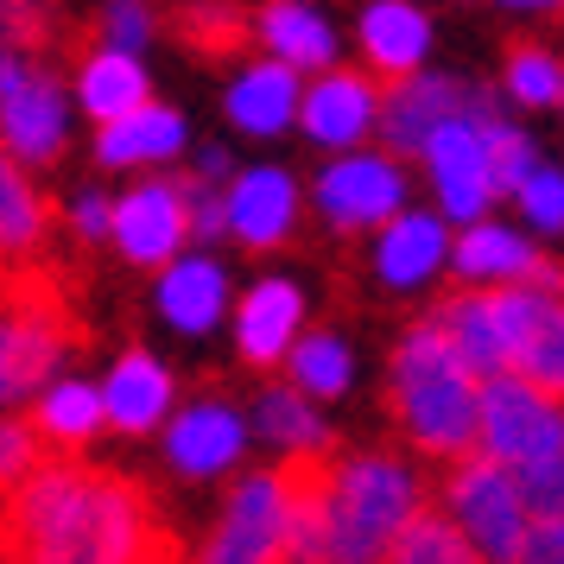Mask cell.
<instances>
[{
	"label": "cell",
	"instance_id": "484cf974",
	"mask_svg": "<svg viewBox=\"0 0 564 564\" xmlns=\"http://www.w3.org/2000/svg\"><path fill=\"white\" fill-rule=\"evenodd\" d=\"M26 425L52 457H83V451L96 444V432H102V387H83V381L52 387V393L26 412Z\"/></svg>",
	"mask_w": 564,
	"mask_h": 564
},
{
	"label": "cell",
	"instance_id": "ac0fdd59",
	"mask_svg": "<svg viewBox=\"0 0 564 564\" xmlns=\"http://www.w3.org/2000/svg\"><path fill=\"white\" fill-rule=\"evenodd\" d=\"M299 229V184L273 172V165H260V172H241L229 178V235H241V248H285Z\"/></svg>",
	"mask_w": 564,
	"mask_h": 564
},
{
	"label": "cell",
	"instance_id": "7bdbcfd3",
	"mask_svg": "<svg viewBox=\"0 0 564 564\" xmlns=\"http://www.w3.org/2000/svg\"><path fill=\"white\" fill-rule=\"evenodd\" d=\"M508 7H539L545 13V7H564V0H508Z\"/></svg>",
	"mask_w": 564,
	"mask_h": 564
},
{
	"label": "cell",
	"instance_id": "7402d4cb",
	"mask_svg": "<svg viewBox=\"0 0 564 564\" xmlns=\"http://www.w3.org/2000/svg\"><path fill=\"white\" fill-rule=\"evenodd\" d=\"M172 393H178L172 375H165L147 349H128V356L115 361L108 387H102V425H115L121 437H147L159 419H165Z\"/></svg>",
	"mask_w": 564,
	"mask_h": 564
},
{
	"label": "cell",
	"instance_id": "cb8c5ba5",
	"mask_svg": "<svg viewBox=\"0 0 564 564\" xmlns=\"http://www.w3.org/2000/svg\"><path fill=\"white\" fill-rule=\"evenodd\" d=\"M432 324L451 336V349H457L482 381L508 368V343H501V324H495V299H488V285H469V292L457 285L451 299H437Z\"/></svg>",
	"mask_w": 564,
	"mask_h": 564
},
{
	"label": "cell",
	"instance_id": "f546056e",
	"mask_svg": "<svg viewBox=\"0 0 564 564\" xmlns=\"http://www.w3.org/2000/svg\"><path fill=\"white\" fill-rule=\"evenodd\" d=\"M159 311L191 336L209 330L223 317V267L216 260H172L159 273Z\"/></svg>",
	"mask_w": 564,
	"mask_h": 564
},
{
	"label": "cell",
	"instance_id": "d6986e66",
	"mask_svg": "<svg viewBox=\"0 0 564 564\" xmlns=\"http://www.w3.org/2000/svg\"><path fill=\"white\" fill-rule=\"evenodd\" d=\"M57 197L39 191L26 178V165L7 153L0 140V260H39L52 254V235H57Z\"/></svg>",
	"mask_w": 564,
	"mask_h": 564
},
{
	"label": "cell",
	"instance_id": "d6a6232c",
	"mask_svg": "<svg viewBox=\"0 0 564 564\" xmlns=\"http://www.w3.org/2000/svg\"><path fill=\"white\" fill-rule=\"evenodd\" d=\"M260 432H267V444H280V451H317V444H336L330 425L317 419V406H311L299 387H267V393H260Z\"/></svg>",
	"mask_w": 564,
	"mask_h": 564
},
{
	"label": "cell",
	"instance_id": "52a82bcc",
	"mask_svg": "<svg viewBox=\"0 0 564 564\" xmlns=\"http://www.w3.org/2000/svg\"><path fill=\"white\" fill-rule=\"evenodd\" d=\"M501 108L488 96L482 108H469V115H451V121H437L425 133V172L437 184V209L451 216V223H482V209L495 204V178H488V121H495Z\"/></svg>",
	"mask_w": 564,
	"mask_h": 564
},
{
	"label": "cell",
	"instance_id": "277c9868",
	"mask_svg": "<svg viewBox=\"0 0 564 564\" xmlns=\"http://www.w3.org/2000/svg\"><path fill=\"white\" fill-rule=\"evenodd\" d=\"M432 501L425 476L393 451H343L324 457V558L330 564H381L406 520Z\"/></svg>",
	"mask_w": 564,
	"mask_h": 564
},
{
	"label": "cell",
	"instance_id": "4316f807",
	"mask_svg": "<svg viewBox=\"0 0 564 564\" xmlns=\"http://www.w3.org/2000/svg\"><path fill=\"white\" fill-rule=\"evenodd\" d=\"M229 121L241 133H254V140L280 133L285 121H299V70L280 64V57L254 64V70L229 89Z\"/></svg>",
	"mask_w": 564,
	"mask_h": 564
},
{
	"label": "cell",
	"instance_id": "1f68e13d",
	"mask_svg": "<svg viewBox=\"0 0 564 564\" xmlns=\"http://www.w3.org/2000/svg\"><path fill=\"white\" fill-rule=\"evenodd\" d=\"M285 368H292V387H299L305 400H336V393H349V375H356V361H349V343H343L336 330L292 336V349H285Z\"/></svg>",
	"mask_w": 564,
	"mask_h": 564
},
{
	"label": "cell",
	"instance_id": "d4e9b609",
	"mask_svg": "<svg viewBox=\"0 0 564 564\" xmlns=\"http://www.w3.org/2000/svg\"><path fill=\"white\" fill-rule=\"evenodd\" d=\"M184 147V121L172 108H159L153 96L121 115V121H102L96 128V159H102L108 172H121V165H153V159H172Z\"/></svg>",
	"mask_w": 564,
	"mask_h": 564
},
{
	"label": "cell",
	"instance_id": "74e56055",
	"mask_svg": "<svg viewBox=\"0 0 564 564\" xmlns=\"http://www.w3.org/2000/svg\"><path fill=\"white\" fill-rule=\"evenodd\" d=\"M39 463H52V451L32 437L26 419H0V495L20 482V476H32Z\"/></svg>",
	"mask_w": 564,
	"mask_h": 564
},
{
	"label": "cell",
	"instance_id": "ba28073f",
	"mask_svg": "<svg viewBox=\"0 0 564 564\" xmlns=\"http://www.w3.org/2000/svg\"><path fill=\"white\" fill-rule=\"evenodd\" d=\"M495 299V324L508 343V368L539 393L564 400V292H539V285H488Z\"/></svg>",
	"mask_w": 564,
	"mask_h": 564
},
{
	"label": "cell",
	"instance_id": "e0dca14e",
	"mask_svg": "<svg viewBox=\"0 0 564 564\" xmlns=\"http://www.w3.org/2000/svg\"><path fill=\"white\" fill-rule=\"evenodd\" d=\"M381 89L387 83H375L368 70H324L311 89H299V128L317 147H356L361 133L375 128Z\"/></svg>",
	"mask_w": 564,
	"mask_h": 564
},
{
	"label": "cell",
	"instance_id": "d590c367",
	"mask_svg": "<svg viewBox=\"0 0 564 564\" xmlns=\"http://www.w3.org/2000/svg\"><path fill=\"white\" fill-rule=\"evenodd\" d=\"M533 165H539L533 140L495 115V121H488V178H495V197H513V191H520V178H527Z\"/></svg>",
	"mask_w": 564,
	"mask_h": 564
},
{
	"label": "cell",
	"instance_id": "5b68a950",
	"mask_svg": "<svg viewBox=\"0 0 564 564\" xmlns=\"http://www.w3.org/2000/svg\"><path fill=\"white\" fill-rule=\"evenodd\" d=\"M437 508L457 520V533L488 564H508L520 533H527V520H533L508 476V463H495L488 451H463V457L437 463Z\"/></svg>",
	"mask_w": 564,
	"mask_h": 564
},
{
	"label": "cell",
	"instance_id": "ee69618b",
	"mask_svg": "<svg viewBox=\"0 0 564 564\" xmlns=\"http://www.w3.org/2000/svg\"><path fill=\"white\" fill-rule=\"evenodd\" d=\"M558 108H564V89H558Z\"/></svg>",
	"mask_w": 564,
	"mask_h": 564
},
{
	"label": "cell",
	"instance_id": "f35d334b",
	"mask_svg": "<svg viewBox=\"0 0 564 564\" xmlns=\"http://www.w3.org/2000/svg\"><path fill=\"white\" fill-rule=\"evenodd\" d=\"M527 513H564V457H539L527 469H508Z\"/></svg>",
	"mask_w": 564,
	"mask_h": 564
},
{
	"label": "cell",
	"instance_id": "ab89813d",
	"mask_svg": "<svg viewBox=\"0 0 564 564\" xmlns=\"http://www.w3.org/2000/svg\"><path fill=\"white\" fill-rule=\"evenodd\" d=\"M508 564H564V513H533Z\"/></svg>",
	"mask_w": 564,
	"mask_h": 564
},
{
	"label": "cell",
	"instance_id": "9a60e30c",
	"mask_svg": "<svg viewBox=\"0 0 564 564\" xmlns=\"http://www.w3.org/2000/svg\"><path fill=\"white\" fill-rule=\"evenodd\" d=\"M153 13L159 32L204 64H229V57H248L260 45V26L241 0H153Z\"/></svg>",
	"mask_w": 564,
	"mask_h": 564
},
{
	"label": "cell",
	"instance_id": "3957f363",
	"mask_svg": "<svg viewBox=\"0 0 564 564\" xmlns=\"http://www.w3.org/2000/svg\"><path fill=\"white\" fill-rule=\"evenodd\" d=\"M476 406H482V375L451 349V336L432 317H419L387 361V419L400 444L432 463L463 457L476 451Z\"/></svg>",
	"mask_w": 564,
	"mask_h": 564
},
{
	"label": "cell",
	"instance_id": "83f0119b",
	"mask_svg": "<svg viewBox=\"0 0 564 564\" xmlns=\"http://www.w3.org/2000/svg\"><path fill=\"white\" fill-rule=\"evenodd\" d=\"M254 26H260V45L280 57V64H292V70H330L336 39L305 0H267L254 13Z\"/></svg>",
	"mask_w": 564,
	"mask_h": 564
},
{
	"label": "cell",
	"instance_id": "8d00e7d4",
	"mask_svg": "<svg viewBox=\"0 0 564 564\" xmlns=\"http://www.w3.org/2000/svg\"><path fill=\"white\" fill-rule=\"evenodd\" d=\"M513 204H520V216H527L539 235H564V172L533 165V172L520 178V191H513Z\"/></svg>",
	"mask_w": 564,
	"mask_h": 564
},
{
	"label": "cell",
	"instance_id": "44dd1931",
	"mask_svg": "<svg viewBox=\"0 0 564 564\" xmlns=\"http://www.w3.org/2000/svg\"><path fill=\"white\" fill-rule=\"evenodd\" d=\"M432 45V20L412 7V0H375L361 13V57H368V77L375 83H400L425 64Z\"/></svg>",
	"mask_w": 564,
	"mask_h": 564
},
{
	"label": "cell",
	"instance_id": "4dcf8cb0",
	"mask_svg": "<svg viewBox=\"0 0 564 564\" xmlns=\"http://www.w3.org/2000/svg\"><path fill=\"white\" fill-rule=\"evenodd\" d=\"M381 564H488V558L457 533V520H451V513L425 501V508L406 520V533L387 545Z\"/></svg>",
	"mask_w": 564,
	"mask_h": 564
},
{
	"label": "cell",
	"instance_id": "5bb4252c",
	"mask_svg": "<svg viewBox=\"0 0 564 564\" xmlns=\"http://www.w3.org/2000/svg\"><path fill=\"white\" fill-rule=\"evenodd\" d=\"M488 89H469V83H451V77H400L381 89V108H375V128H381L387 153L393 159H412L425 147V133L437 121H451V115H469V108H482Z\"/></svg>",
	"mask_w": 564,
	"mask_h": 564
},
{
	"label": "cell",
	"instance_id": "f1b7e54d",
	"mask_svg": "<svg viewBox=\"0 0 564 564\" xmlns=\"http://www.w3.org/2000/svg\"><path fill=\"white\" fill-rule=\"evenodd\" d=\"M77 83H83V108H89L96 121H121V115H133V108L153 96V83H147V70H140V57L115 52V45L89 52V64L77 70Z\"/></svg>",
	"mask_w": 564,
	"mask_h": 564
},
{
	"label": "cell",
	"instance_id": "2e32d148",
	"mask_svg": "<svg viewBox=\"0 0 564 564\" xmlns=\"http://www.w3.org/2000/svg\"><path fill=\"white\" fill-rule=\"evenodd\" d=\"M241 451H248V425H241V412H235L229 400H216V393H204L197 406H184L178 419H172V432H165V457H172V469L191 476V482L223 476Z\"/></svg>",
	"mask_w": 564,
	"mask_h": 564
},
{
	"label": "cell",
	"instance_id": "603a6c76",
	"mask_svg": "<svg viewBox=\"0 0 564 564\" xmlns=\"http://www.w3.org/2000/svg\"><path fill=\"white\" fill-rule=\"evenodd\" d=\"M451 254V235L437 216H419V209H400V216H387L381 223V241H375V273L381 285L393 292H412V285H425L444 267Z\"/></svg>",
	"mask_w": 564,
	"mask_h": 564
},
{
	"label": "cell",
	"instance_id": "30bf717a",
	"mask_svg": "<svg viewBox=\"0 0 564 564\" xmlns=\"http://www.w3.org/2000/svg\"><path fill=\"white\" fill-rule=\"evenodd\" d=\"M280 533H285V488L273 469H254V476L235 482L229 508L209 527L204 552L191 564H280Z\"/></svg>",
	"mask_w": 564,
	"mask_h": 564
},
{
	"label": "cell",
	"instance_id": "4fadbf2b",
	"mask_svg": "<svg viewBox=\"0 0 564 564\" xmlns=\"http://www.w3.org/2000/svg\"><path fill=\"white\" fill-rule=\"evenodd\" d=\"M451 273L457 285H539V292H564V267L545 260L527 235L501 229V223H463L451 241Z\"/></svg>",
	"mask_w": 564,
	"mask_h": 564
},
{
	"label": "cell",
	"instance_id": "6da1fadb",
	"mask_svg": "<svg viewBox=\"0 0 564 564\" xmlns=\"http://www.w3.org/2000/svg\"><path fill=\"white\" fill-rule=\"evenodd\" d=\"M0 564H191L159 488L83 457H52L0 495Z\"/></svg>",
	"mask_w": 564,
	"mask_h": 564
},
{
	"label": "cell",
	"instance_id": "ffe728a7",
	"mask_svg": "<svg viewBox=\"0 0 564 564\" xmlns=\"http://www.w3.org/2000/svg\"><path fill=\"white\" fill-rule=\"evenodd\" d=\"M305 324V299H299V285L292 280H260L241 311H235V343H241V361L248 368H280L285 349H292V336Z\"/></svg>",
	"mask_w": 564,
	"mask_h": 564
},
{
	"label": "cell",
	"instance_id": "60d3db41",
	"mask_svg": "<svg viewBox=\"0 0 564 564\" xmlns=\"http://www.w3.org/2000/svg\"><path fill=\"white\" fill-rule=\"evenodd\" d=\"M77 241L83 248H96V241H108V197H96V191H83V204H77Z\"/></svg>",
	"mask_w": 564,
	"mask_h": 564
},
{
	"label": "cell",
	"instance_id": "7a4b0ae2",
	"mask_svg": "<svg viewBox=\"0 0 564 564\" xmlns=\"http://www.w3.org/2000/svg\"><path fill=\"white\" fill-rule=\"evenodd\" d=\"M96 330L77 305V273L64 260H0V406H20L70 356H89Z\"/></svg>",
	"mask_w": 564,
	"mask_h": 564
},
{
	"label": "cell",
	"instance_id": "8992f818",
	"mask_svg": "<svg viewBox=\"0 0 564 564\" xmlns=\"http://www.w3.org/2000/svg\"><path fill=\"white\" fill-rule=\"evenodd\" d=\"M476 451H488L508 469H527L539 457H564V400L539 393L513 368L488 375L482 406H476Z\"/></svg>",
	"mask_w": 564,
	"mask_h": 564
},
{
	"label": "cell",
	"instance_id": "b9f144b4",
	"mask_svg": "<svg viewBox=\"0 0 564 564\" xmlns=\"http://www.w3.org/2000/svg\"><path fill=\"white\" fill-rule=\"evenodd\" d=\"M197 178H209V184H229V178H235L229 153H223V147H204V153H197Z\"/></svg>",
	"mask_w": 564,
	"mask_h": 564
},
{
	"label": "cell",
	"instance_id": "e575fe53",
	"mask_svg": "<svg viewBox=\"0 0 564 564\" xmlns=\"http://www.w3.org/2000/svg\"><path fill=\"white\" fill-rule=\"evenodd\" d=\"M501 83H508L513 102H527V108H558L564 64L545 52V45H513L508 64H501Z\"/></svg>",
	"mask_w": 564,
	"mask_h": 564
},
{
	"label": "cell",
	"instance_id": "9c48e42d",
	"mask_svg": "<svg viewBox=\"0 0 564 564\" xmlns=\"http://www.w3.org/2000/svg\"><path fill=\"white\" fill-rule=\"evenodd\" d=\"M0 140L13 159L39 165L64 153V89L39 57L0 52Z\"/></svg>",
	"mask_w": 564,
	"mask_h": 564
},
{
	"label": "cell",
	"instance_id": "836d02e7",
	"mask_svg": "<svg viewBox=\"0 0 564 564\" xmlns=\"http://www.w3.org/2000/svg\"><path fill=\"white\" fill-rule=\"evenodd\" d=\"M64 45V0H0V52L45 57Z\"/></svg>",
	"mask_w": 564,
	"mask_h": 564
},
{
	"label": "cell",
	"instance_id": "7c38bea8",
	"mask_svg": "<svg viewBox=\"0 0 564 564\" xmlns=\"http://www.w3.org/2000/svg\"><path fill=\"white\" fill-rule=\"evenodd\" d=\"M108 241L147 267V273H165L178 248L191 241V216H184V191L178 178H147L133 184L121 204H108Z\"/></svg>",
	"mask_w": 564,
	"mask_h": 564
},
{
	"label": "cell",
	"instance_id": "8fae6325",
	"mask_svg": "<svg viewBox=\"0 0 564 564\" xmlns=\"http://www.w3.org/2000/svg\"><path fill=\"white\" fill-rule=\"evenodd\" d=\"M317 209L336 235H368L406 209V172L393 153H349L317 178Z\"/></svg>",
	"mask_w": 564,
	"mask_h": 564
}]
</instances>
